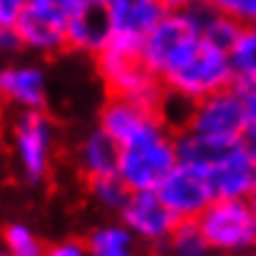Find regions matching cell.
Wrapping results in <instances>:
<instances>
[{
    "label": "cell",
    "instance_id": "6da1fadb",
    "mask_svg": "<svg viewBox=\"0 0 256 256\" xmlns=\"http://www.w3.org/2000/svg\"><path fill=\"white\" fill-rule=\"evenodd\" d=\"M160 80L170 94L196 102L234 85V70L229 52L196 32L174 48L160 70Z\"/></svg>",
    "mask_w": 256,
    "mask_h": 256
},
{
    "label": "cell",
    "instance_id": "7a4b0ae2",
    "mask_svg": "<svg viewBox=\"0 0 256 256\" xmlns=\"http://www.w3.org/2000/svg\"><path fill=\"white\" fill-rule=\"evenodd\" d=\"M10 144L18 172L28 184H42L50 176L58 130L45 110H18L10 127Z\"/></svg>",
    "mask_w": 256,
    "mask_h": 256
},
{
    "label": "cell",
    "instance_id": "3957f363",
    "mask_svg": "<svg viewBox=\"0 0 256 256\" xmlns=\"http://www.w3.org/2000/svg\"><path fill=\"white\" fill-rule=\"evenodd\" d=\"M94 58H97V72L104 87L110 90V94L127 97L160 110V102L167 90L162 80L142 62L140 50L107 42L104 50H100Z\"/></svg>",
    "mask_w": 256,
    "mask_h": 256
},
{
    "label": "cell",
    "instance_id": "277c9868",
    "mask_svg": "<svg viewBox=\"0 0 256 256\" xmlns=\"http://www.w3.org/2000/svg\"><path fill=\"white\" fill-rule=\"evenodd\" d=\"M196 224L214 254L244 256L256 252V214L246 199H214Z\"/></svg>",
    "mask_w": 256,
    "mask_h": 256
},
{
    "label": "cell",
    "instance_id": "5b68a950",
    "mask_svg": "<svg viewBox=\"0 0 256 256\" xmlns=\"http://www.w3.org/2000/svg\"><path fill=\"white\" fill-rule=\"evenodd\" d=\"M176 164V144L174 130L162 127L152 134H144L134 142L120 147V179L130 186V192L157 189V184Z\"/></svg>",
    "mask_w": 256,
    "mask_h": 256
},
{
    "label": "cell",
    "instance_id": "8992f818",
    "mask_svg": "<svg viewBox=\"0 0 256 256\" xmlns=\"http://www.w3.org/2000/svg\"><path fill=\"white\" fill-rule=\"evenodd\" d=\"M244 124H246V107L242 102L239 90L232 85L192 102L184 130L224 147L239 142Z\"/></svg>",
    "mask_w": 256,
    "mask_h": 256
},
{
    "label": "cell",
    "instance_id": "52a82bcc",
    "mask_svg": "<svg viewBox=\"0 0 256 256\" xmlns=\"http://www.w3.org/2000/svg\"><path fill=\"white\" fill-rule=\"evenodd\" d=\"M157 194L179 222L199 219V214L216 199L209 170L189 162H176L170 174L157 184Z\"/></svg>",
    "mask_w": 256,
    "mask_h": 256
},
{
    "label": "cell",
    "instance_id": "ba28073f",
    "mask_svg": "<svg viewBox=\"0 0 256 256\" xmlns=\"http://www.w3.org/2000/svg\"><path fill=\"white\" fill-rule=\"evenodd\" d=\"M117 219L132 232V236L140 244H147V246H164L172 229L179 222L164 206L157 189L132 192L124 206L120 209Z\"/></svg>",
    "mask_w": 256,
    "mask_h": 256
},
{
    "label": "cell",
    "instance_id": "9c48e42d",
    "mask_svg": "<svg viewBox=\"0 0 256 256\" xmlns=\"http://www.w3.org/2000/svg\"><path fill=\"white\" fill-rule=\"evenodd\" d=\"M68 15L40 0H28L20 12L15 30L22 40V48L38 55H55L68 48Z\"/></svg>",
    "mask_w": 256,
    "mask_h": 256
},
{
    "label": "cell",
    "instance_id": "30bf717a",
    "mask_svg": "<svg viewBox=\"0 0 256 256\" xmlns=\"http://www.w3.org/2000/svg\"><path fill=\"white\" fill-rule=\"evenodd\" d=\"M97 124L107 134H112L120 147L127 142H134L144 134H152L162 127H170L157 107H150V104H142V102H134L127 97H117V94H112L102 104Z\"/></svg>",
    "mask_w": 256,
    "mask_h": 256
},
{
    "label": "cell",
    "instance_id": "8fae6325",
    "mask_svg": "<svg viewBox=\"0 0 256 256\" xmlns=\"http://www.w3.org/2000/svg\"><path fill=\"white\" fill-rule=\"evenodd\" d=\"M104 12L112 30L110 42L140 50L147 32L167 10L160 0H104Z\"/></svg>",
    "mask_w": 256,
    "mask_h": 256
},
{
    "label": "cell",
    "instance_id": "7c38bea8",
    "mask_svg": "<svg viewBox=\"0 0 256 256\" xmlns=\"http://www.w3.org/2000/svg\"><path fill=\"white\" fill-rule=\"evenodd\" d=\"M206 170L216 199H249L256 182V162L239 142L222 147Z\"/></svg>",
    "mask_w": 256,
    "mask_h": 256
},
{
    "label": "cell",
    "instance_id": "4fadbf2b",
    "mask_svg": "<svg viewBox=\"0 0 256 256\" xmlns=\"http://www.w3.org/2000/svg\"><path fill=\"white\" fill-rule=\"evenodd\" d=\"M0 102L15 110H45L48 72L32 62H15L0 68Z\"/></svg>",
    "mask_w": 256,
    "mask_h": 256
},
{
    "label": "cell",
    "instance_id": "5bb4252c",
    "mask_svg": "<svg viewBox=\"0 0 256 256\" xmlns=\"http://www.w3.org/2000/svg\"><path fill=\"white\" fill-rule=\"evenodd\" d=\"M75 164L85 179L117 174L120 167V144L112 134H107L100 124L80 137L75 147Z\"/></svg>",
    "mask_w": 256,
    "mask_h": 256
},
{
    "label": "cell",
    "instance_id": "9a60e30c",
    "mask_svg": "<svg viewBox=\"0 0 256 256\" xmlns=\"http://www.w3.org/2000/svg\"><path fill=\"white\" fill-rule=\"evenodd\" d=\"M110 20L104 5H82L68 20V48L75 52L97 55L110 42Z\"/></svg>",
    "mask_w": 256,
    "mask_h": 256
},
{
    "label": "cell",
    "instance_id": "2e32d148",
    "mask_svg": "<svg viewBox=\"0 0 256 256\" xmlns=\"http://www.w3.org/2000/svg\"><path fill=\"white\" fill-rule=\"evenodd\" d=\"M87 256H140V242L117 219L97 224L85 236Z\"/></svg>",
    "mask_w": 256,
    "mask_h": 256
},
{
    "label": "cell",
    "instance_id": "e0dca14e",
    "mask_svg": "<svg viewBox=\"0 0 256 256\" xmlns=\"http://www.w3.org/2000/svg\"><path fill=\"white\" fill-rule=\"evenodd\" d=\"M164 249L170 256H212V246L206 244L196 219H186V222H176V226L172 229L170 239L164 242Z\"/></svg>",
    "mask_w": 256,
    "mask_h": 256
},
{
    "label": "cell",
    "instance_id": "ac0fdd59",
    "mask_svg": "<svg viewBox=\"0 0 256 256\" xmlns=\"http://www.w3.org/2000/svg\"><path fill=\"white\" fill-rule=\"evenodd\" d=\"M229 60L234 70V85L256 82V30L244 28L236 42L229 48Z\"/></svg>",
    "mask_w": 256,
    "mask_h": 256
},
{
    "label": "cell",
    "instance_id": "d6986e66",
    "mask_svg": "<svg viewBox=\"0 0 256 256\" xmlns=\"http://www.w3.org/2000/svg\"><path fill=\"white\" fill-rule=\"evenodd\" d=\"M87 192L90 199L94 202V206L120 214V209L124 206V202L130 199V186L120 179V174H104V176H94L87 179Z\"/></svg>",
    "mask_w": 256,
    "mask_h": 256
},
{
    "label": "cell",
    "instance_id": "ffe728a7",
    "mask_svg": "<svg viewBox=\"0 0 256 256\" xmlns=\"http://www.w3.org/2000/svg\"><path fill=\"white\" fill-rule=\"evenodd\" d=\"M2 246L10 256H42V252H45L42 239L28 224H20V222H12L5 226Z\"/></svg>",
    "mask_w": 256,
    "mask_h": 256
},
{
    "label": "cell",
    "instance_id": "44dd1931",
    "mask_svg": "<svg viewBox=\"0 0 256 256\" xmlns=\"http://www.w3.org/2000/svg\"><path fill=\"white\" fill-rule=\"evenodd\" d=\"M206 2L244 28L256 25V0H206Z\"/></svg>",
    "mask_w": 256,
    "mask_h": 256
},
{
    "label": "cell",
    "instance_id": "7402d4cb",
    "mask_svg": "<svg viewBox=\"0 0 256 256\" xmlns=\"http://www.w3.org/2000/svg\"><path fill=\"white\" fill-rule=\"evenodd\" d=\"M42 256H87V246L80 239H62L45 246Z\"/></svg>",
    "mask_w": 256,
    "mask_h": 256
},
{
    "label": "cell",
    "instance_id": "603a6c76",
    "mask_svg": "<svg viewBox=\"0 0 256 256\" xmlns=\"http://www.w3.org/2000/svg\"><path fill=\"white\" fill-rule=\"evenodd\" d=\"M22 48V40L15 30V25H0V55L10 58V55H18Z\"/></svg>",
    "mask_w": 256,
    "mask_h": 256
},
{
    "label": "cell",
    "instance_id": "cb8c5ba5",
    "mask_svg": "<svg viewBox=\"0 0 256 256\" xmlns=\"http://www.w3.org/2000/svg\"><path fill=\"white\" fill-rule=\"evenodd\" d=\"M28 0H0V25H15Z\"/></svg>",
    "mask_w": 256,
    "mask_h": 256
},
{
    "label": "cell",
    "instance_id": "d4e9b609",
    "mask_svg": "<svg viewBox=\"0 0 256 256\" xmlns=\"http://www.w3.org/2000/svg\"><path fill=\"white\" fill-rule=\"evenodd\" d=\"M239 144L246 150V154L256 162V117H246V124H244V130H242Z\"/></svg>",
    "mask_w": 256,
    "mask_h": 256
},
{
    "label": "cell",
    "instance_id": "484cf974",
    "mask_svg": "<svg viewBox=\"0 0 256 256\" xmlns=\"http://www.w3.org/2000/svg\"><path fill=\"white\" fill-rule=\"evenodd\" d=\"M242 94V102L246 107V117H256V82L252 85H234Z\"/></svg>",
    "mask_w": 256,
    "mask_h": 256
},
{
    "label": "cell",
    "instance_id": "4316f807",
    "mask_svg": "<svg viewBox=\"0 0 256 256\" xmlns=\"http://www.w3.org/2000/svg\"><path fill=\"white\" fill-rule=\"evenodd\" d=\"M164 5V10L170 12H176V10H186V8H194L199 2H206V0H160Z\"/></svg>",
    "mask_w": 256,
    "mask_h": 256
},
{
    "label": "cell",
    "instance_id": "83f0119b",
    "mask_svg": "<svg viewBox=\"0 0 256 256\" xmlns=\"http://www.w3.org/2000/svg\"><path fill=\"white\" fill-rule=\"evenodd\" d=\"M246 202H249V206H252V212H254V214H256V182H254V189H252V194H249V199H246Z\"/></svg>",
    "mask_w": 256,
    "mask_h": 256
},
{
    "label": "cell",
    "instance_id": "f1b7e54d",
    "mask_svg": "<svg viewBox=\"0 0 256 256\" xmlns=\"http://www.w3.org/2000/svg\"><path fill=\"white\" fill-rule=\"evenodd\" d=\"M82 5H104V0H80Z\"/></svg>",
    "mask_w": 256,
    "mask_h": 256
},
{
    "label": "cell",
    "instance_id": "f546056e",
    "mask_svg": "<svg viewBox=\"0 0 256 256\" xmlns=\"http://www.w3.org/2000/svg\"><path fill=\"white\" fill-rule=\"evenodd\" d=\"M0 256H10L8 252H5V246H2V242H0Z\"/></svg>",
    "mask_w": 256,
    "mask_h": 256
},
{
    "label": "cell",
    "instance_id": "4dcf8cb0",
    "mask_svg": "<svg viewBox=\"0 0 256 256\" xmlns=\"http://www.w3.org/2000/svg\"><path fill=\"white\" fill-rule=\"evenodd\" d=\"M254 30H256V25H254Z\"/></svg>",
    "mask_w": 256,
    "mask_h": 256
}]
</instances>
